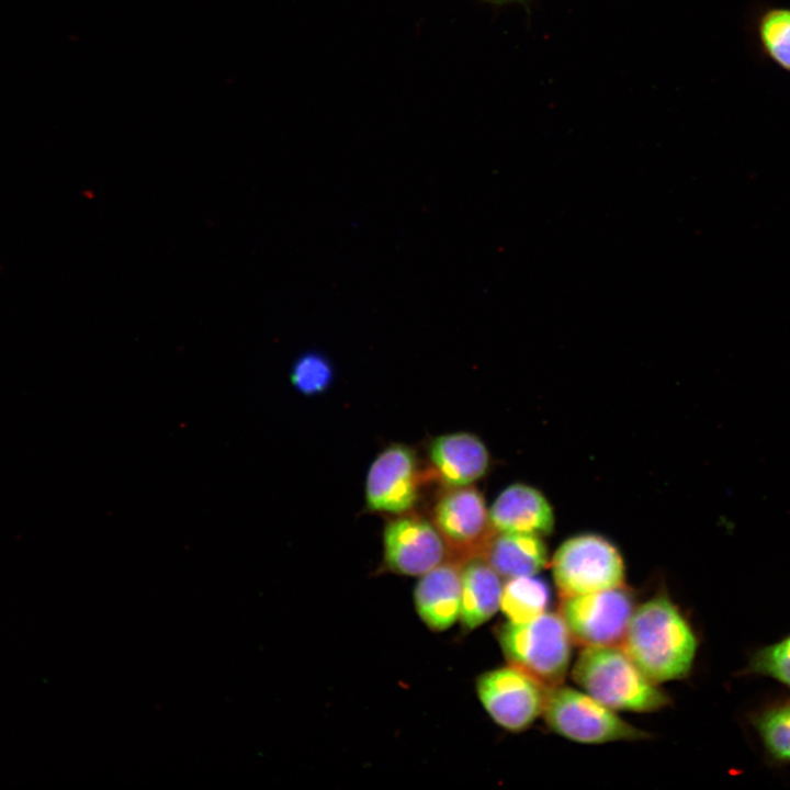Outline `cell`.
I'll return each mask as SVG.
<instances>
[{
    "mask_svg": "<svg viewBox=\"0 0 790 790\" xmlns=\"http://www.w3.org/2000/svg\"><path fill=\"white\" fill-rule=\"evenodd\" d=\"M621 646L646 676L659 684L690 674L698 639L673 600L656 595L635 607Z\"/></svg>",
    "mask_w": 790,
    "mask_h": 790,
    "instance_id": "1",
    "label": "cell"
},
{
    "mask_svg": "<svg viewBox=\"0 0 790 790\" xmlns=\"http://www.w3.org/2000/svg\"><path fill=\"white\" fill-rule=\"evenodd\" d=\"M550 589L533 576L507 579L503 587L500 610L510 622L532 620L548 611Z\"/></svg>",
    "mask_w": 790,
    "mask_h": 790,
    "instance_id": "17",
    "label": "cell"
},
{
    "mask_svg": "<svg viewBox=\"0 0 790 790\" xmlns=\"http://www.w3.org/2000/svg\"><path fill=\"white\" fill-rule=\"evenodd\" d=\"M431 517L447 544L450 560L462 564L481 556L495 533L486 500L474 485L447 487L436 500Z\"/></svg>",
    "mask_w": 790,
    "mask_h": 790,
    "instance_id": "7",
    "label": "cell"
},
{
    "mask_svg": "<svg viewBox=\"0 0 790 790\" xmlns=\"http://www.w3.org/2000/svg\"><path fill=\"white\" fill-rule=\"evenodd\" d=\"M485 1H487L492 4L503 5V4L514 3V2H522L524 0H485Z\"/></svg>",
    "mask_w": 790,
    "mask_h": 790,
    "instance_id": "21",
    "label": "cell"
},
{
    "mask_svg": "<svg viewBox=\"0 0 790 790\" xmlns=\"http://www.w3.org/2000/svg\"><path fill=\"white\" fill-rule=\"evenodd\" d=\"M748 722L767 760L775 766L790 765V699L764 706L749 715Z\"/></svg>",
    "mask_w": 790,
    "mask_h": 790,
    "instance_id": "16",
    "label": "cell"
},
{
    "mask_svg": "<svg viewBox=\"0 0 790 790\" xmlns=\"http://www.w3.org/2000/svg\"><path fill=\"white\" fill-rule=\"evenodd\" d=\"M549 688L507 665L481 675L476 681L478 699L492 720L509 732H521L542 714Z\"/></svg>",
    "mask_w": 790,
    "mask_h": 790,
    "instance_id": "8",
    "label": "cell"
},
{
    "mask_svg": "<svg viewBox=\"0 0 790 790\" xmlns=\"http://www.w3.org/2000/svg\"><path fill=\"white\" fill-rule=\"evenodd\" d=\"M495 532L527 533L545 537L553 532L555 514L546 496L526 483L505 487L489 508Z\"/></svg>",
    "mask_w": 790,
    "mask_h": 790,
    "instance_id": "12",
    "label": "cell"
},
{
    "mask_svg": "<svg viewBox=\"0 0 790 790\" xmlns=\"http://www.w3.org/2000/svg\"><path fill=\"white\" fill-rule=\"evenodd\" d=\"M497 639L509 665L546 688L562 685L572 657L573 637L562 616L544 612L524 622L500 625Z\"/></svg>",
    "mask_w": 790,
    "mask_h": 790,
    "instance_id": "3",
    "label": "cell"
},
{
    "mask_svg": "<svg viewBox=\"0 0 790 790\" xmlns=\"http://www.w3.org/2000/svg\"><path fill=\"white\" fill-rule=\"evenodd\" d=\"M447 560H450L447 544L431 520L411 510L386 521L383 563L388 571L421 576Z\"/></svg>",
    "mask_w": 790,
    "mask_h": 790,
    "instance_id": "10",
    "label": "cell"
},
{
    "mask_svg": "<svg viewBox=\"0 0 790 790\" xmlns=\"http://www.w3.org/2000/svg\"><path fill=\"white\" fill-rule=\"evenodd\" d=\"M421 483L416 451L404 443H391L376 455L368 471L365 509L390 516L411 511L419 500Z\"/></svg>",
    "mask_w": 790,
    "mask_h": 790,
    "instance_id": "9",
    "label": "cell"
},
{
    "mask_svg": "<svg viewBox=\"0 0 790 790\" xmlns=\"http://www.w3.org/2000/svg\"><path fill=\"white\" fill-rule=\"evenodd\" d=\"M334 380V364L319 351H306L300 354L290 372L292 386L304 396L325 394L331 387Z\"/></svg>",
    "mask_w": 790,
    "mask_h": 790,
    "instance_id": "18",
    "label": "cell"
},
{
    "mask_svg": "<svg viewBox=\"0 0 790 790\" xmlns=\"http://www.w3.org/2000/svg\"><path fill=\"white\" fill-rule=\"evenodd\" d=\"M551 568L561 598L619 587L625 579L619 549L591 532L564 540L553 554Z\"/></svg>",
    "mask_w": 790,
    "mask_h": 790,
    "instance_id": "4",
    "label": "cell"
},
{
    "mask_svg": "<svg viewBox=\"0 0 790 790\" xmlns=\"http://www.w3.org/2000/svg\"><path fill=\"white\" fill-rule=\"evenodd\" d=\"M758 36L765 53L790 71V9H770L758 21Z\"/></svg>",
    "mask_w": 790,
    "mask_h": 790,
    "instance_id": "19",
    "label": "cell"
},
{
    "mask_svg": "<svg viewBox=\"0 0 790 790\" xmlns=\"http://www.w3.org/2000/svg\"><path fill=\"white\" fill-rule=\"evenodd\" d=\"M635 607L632 591L622 585L562 598L560 614L584 647L621 646Z\"/></svg>",
    "mask_w": 790,
    "mask_h": 790,
    "instance_id": "6",
    "label": "cell"
},
{
    "mask_svg": "<svg viewBox=\"0 0 790 790\" xmlns=\"http://www.w3.org/2000/svg\"><path fill=\"white\" fill-rule=\"evenodd\" d=\"M433 476L445 487L473 485L489 471L490 454L473 432L455 431L432 438L427 447Z\"/></svg>",
    "mask_w": 790,
    "mask_h": 790,
    "instance_id": "11",
    "label": "cell"
},
{
    "mask_svg": "<svg viewBox=\"0 0 790 790\" xmlns=\"http://www.w3.org/2000/svg\"><path fill=\"white\" fill-rule=\"evenodd\" d=\"M740 675L769 677L790 689V633L753 651Z\"/></svg>",
    "mask_w": 790,
    "mask_h": 790,
    "instance_id": "20",
    "label": "cell"
},
{
    "mask_svg": "<svg viewBox=\"0 0 790 790\" xmlns=\"http://www.w3.org/2000/svg\"><path fill=\"white\" fill-rule=\"evenodd\" d=\"M503 587L501 577L483 557L463 563L460 621L464 629H476L496 614Z\"/></svg>",
    "mask_w": 790,
    "mask_h": 790,
    "instance_id": "15",
    "label": "cell"
},
{
    "mask_svg": "<svg viewBox=\"0 0 790 790\" xmlns=\"http://www.w3.org/2000/svg\"><path fill=\"white\" fill-rule=\"evenodd\" d=\"M481 557L506 580L537 575L549 563L543 538L527 533L495 532Z\"/></svg>",
    "mask_w": 790,
    "mask_h": 790,
    "instance_id": "14",
    "label": "cell"
},
{
    "mask_svg": "<svg viewBox=\"0 0 790 790\" xmlns=\"http://www.w3.org/2000/svg\"><path fill=\"white\" fill-rule=\"evenodd\" d=\"M462 563L447 560L420 576L414 591L416 611L432 631H444L460 619Z\"/></svg>",
    "mask_w": 790,
    "mask_h": 790,
    "instance_id": "13",
    "label": "cell"
},
{
    "mask_svg": "<svg viewBox=\"0 0 790 790\" xmlns=\"http://www.w3.org/2000/svg\"><path fill=\"white\" fill-rule=\"evenodd\" d=\"M572 676L583 691L614 711L653 712L670 702L622 646L585 647Z\"/></svg>",
    "mask_w": 790,
    "mask_h": 790,
    "instance_id": "2",
    "label": "cell"
},
{
    "mask_svg": "<svg viewBox=\"0 0 790 790\" xmlns=\"http://www.w3.org/2000/svg\"><path fill=\"white\" fill-rule=\"evenodd\" d=\"M542 714L551 731L580 744L648 738V733L623 721L617 711L563 685L549 688Z\"/></svg>",
    "mask_w": 790,
    "mask_h": 790,
    "instance_id": "5",
    "label": "cell"
}]
</instances>
